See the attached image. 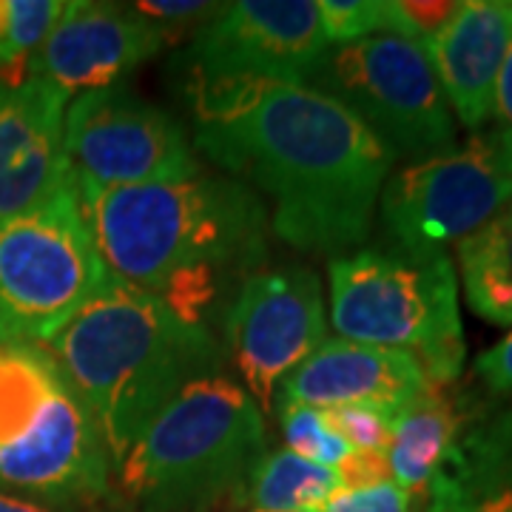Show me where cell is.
Wrapping results in <instances>:
<instances>
[{
  "label": "cell",
  "mask_w": 512,
  "mask_h": 512,
  "mask_svg": "<svg viewBox=\"0 0 512 512\" xmlns=\"http://www.w3.org/2000/svg\"><path fill=\"white\" fill-rule=\"evenodd\" d=\"M194 146L271 200V228L305 254L365 242L393 154L308 83L188 74Z\"/></svg>",
  "instance_id": "cell-1"
},
{
  "label": "cell",
  "mask_w": 512,
  "mask_h": 512,
  "mask_svg": "<svg viewBox=\"0 0 512 512\" xmlns=\"http://www.w3.org/2000/svg\"><path fill=\"white\" fill-rule=\"evenodd\" d=\"M77 202L109 274L200 325L225 274L265 245V205L231 177L200 171Z\"/></svg>",
  "instance_id": "cell-2"
},
{
  "label": "cell",
  "mask_w": 512,
  "mask_h": 512,
  "mask_svg": "<svg viewBox=\"0 0 512 512\" xmlns=\"http://www.w3.org/2000/svg\"><path fill=\"white\" fill-rule=\"evenodd\" d=\"M89 407L111 464L183 387L217 373L214 333L117 276L46 345Z\"/></svg>",
  "instance_id": "cell-3"
},
{
  "label": "cell",
  "mask_w": 512,
  "mask_h": 512,
  "mask_svg": "<svg viewBox=\"0 0 512 512\" xmlns=\"http://www.w3.org/2000/svg\"><path fill=\"white\" fill-rule=\"evenodd\" d=\"M265 453V416L220 373L183 387L117 458L131 512H200L237 493Z\"/></svg>",
  "instance_id": "cell-4"
},
{
  "label": "cell",
  "mask_w": 512,
  "mask_h": 512,
  "mask_svg": "<svg viewBox=\"0 0 512 512\" xmlns=\"http://www.w3.org/2000/svg\"><path fill=\"white\" fill-rule=\"evenodd\" d=\"M109 478L103 433L52 353L0 345V493L60 510L103 498Z\"/></svg>",
  "instance_id": "cell-5"
},
{
  "label": "cell",
  "mask_w": 512,
  "mask_h": 512,
  "mask_svg": "<svg viewBox=\"0 0 512 512\" xmlns=\"http://www.w3.org/2000/svg\"><path fill=\"white\" fill-rule=\"evenodd\" d=\"M328 288L339 339L407 353L436 387L461 376L467 342L447 251L379 245L333 256Z\"/></svg>",
  "instance_id": "cell-6"
},
{
  "label": "cell",
  "mask_w": 512,
  "mask_h": 512,
  "mask_svg": "<svg viewBox=\"0 0 512 512\" xmlns=\"http://www.w3.org/2000/svg\"><path fill=\"white\" fill-rule=\"evenodd\" d=\"M109 276L74 188L0 220V345L46 348Z\"/></svg>",
  "instance_id": "cell-7"
},
{
  "label": "cell",
  "mask_w": 512,
  "mask_h": 512,
  "mask_svg": "<svg viewBox=\"0 0 512 512\" xmlns=\"http://www.w3.org/2000/svg\"><path fill=\"white\" fill-rule=\"evenodd\" d=\"M308 86L345 103L393 160L419 163L456 148L453 111L424 43L413 37L370 35L328 46Z\"/></svg>",
  "instance_id": "cell-8"
},
{
  "label": "cell",
  "mask_w": 512,
  "mask_h": 512,
  "mask_svg": "<svg viewBox=\"0 0 512 512\" xmlns=\"http://www.w3.org/2000/svg\"><path fill=\"white\" fill-rule=\"evenodd\" d=\"M512 202V151L495 131L390 171L382 194L384 234L410 251H444L476 234Z\"/></svg>",
  "instance_id": "cell-9"
},
{
  "label": "cell",
  "mask_w": 512,
  "mask_h": 512,
  "mask_svg": "<svg viewBox=\"0 0 512 512\" xmlns=\"http://www.w3.org/2000/svg\"><path fill=\"white\" fill-rule=\"evenodd\" d=\"M63 148L77 197L185 180L202 171L180 120L123 86L69 100Z\"/></svg>",
  "instance_id": "cell-10"
},
{
  "label": "cell",
  "mask_w": 512,
  "mask_h": 512,
  "mask_svg": "<svg viewBox=\"0 0 512 512\" xmlns=\"http://www.w3.org/2000/svg\"><path fill=\"white\" fill-rule=\"evenodd\" d=\"M225 339L242 390L262 413L274 410L282 382L328 339L322 279L311 268L254 271L239 285Z\"/></svg>",
  "instance_id": "cell-11"
},
{
  "label": "cell",
  "mask_w": 512,
  "mask_h": 512,
  "mask_svg": "<svg viewBox=\"0 0 512 512\" xmlns=\"http://www.w3.org/2000/svg\"><path fill=\"white\" fill-rule=\"evenodd\" d=\"M328 40L319 0L220 3L188 46V74L311 83Z\"/></svg>",
  "instance_id": "cell-12"
},
{
  "label": "cell",
  "mask_w": 512,
  "mask_h": 512,
  "mask_svg": "<svg viewBox=\"0 0 512 512\" xmlns=\"http://www.w3.org/2000/svg\"><path fill=\"white\" fill-rule=\"evenodd\" d=\"M163 43V29L137 15L134 6L69 0L26 69L72 100L117 86V80L157 55Z\"/></svg>",
  "instance_id": "cell-13"
},
{
  "label": "cell",
  "mask_w": 512,
  "mask_h": 512,
  "mask_svg": "<svg viewBox=\"0 0 512 512\" xmlns=\"http://www.w3.org/2000/svg\"><path fill=\"white\" fill-rule=\"evenodd\" d=\"M26 63L0 69V220L74 188L63 148L69 100L32 77Z\"/></svg>",
  "instance_id": "cell-14"
},
{
  "label": "cell",
  "mask_w": 512,
  "mask_h": 512,
  "mask_svg": "<svg viewBox=\"0 0 512 512\" xmlns=\"http://www.w3.org/2000/svg\"><path fill=\"white\" fill-rule=\"evenodd\" d=\"M430 387L421 365L399 350L325 339L311 359L293 370L279 387V404H308L333 410L345 404H373L390 413L416 402Z\"/></svg>",
  "instance_id": "cell-15"
},
{
  "label": "cell",
  "mask_w": 512,
  "mask_h": 512,
  "mask_svg": "<svg viewBox=\"0 0 512 512\" xmlns=\"http://www.w3.org/2000/svg\"><path fill=\"white\" fill-rule=\"evenodd\" d=\"M510 43V0H464L447 26L424 40L447 106L470 131L493 120L495 83Z\"/></svg>",
  "instance_id": "cell-16"
},
{
  "label": "cell",
  "mask_w": 512,
  "mask_h": 512,
  "mask_svg": "<svg viewBox=\"0 0 512 512\" xmlns=\"http://www.w3.org/2000/svg\"><path fill=\"white\" fill-rule=\"evenodd\" d=\"M461 416L453 399L430 387L416 402L402 407L390 424L387 444V467L390 478L407 493H427L433 476L456 450Z\"/></svg>",
  "instance_id": "cell-17"
},
{
  "label": "cell",
  "mask_w": 512,
  "mask_h": 512,
  "mask_svg": "<svg viewBox=\"0 0 512 512\" xmlns=\"http://www.w3.org/2000/svg\"><path fill=\"white\" fill-rule=\"evenodd\" d=\"M467 305L476 316L512 328V202L456 245Z\"/></svg>",
  "instance_id": "cell-18"
},
{
  "label": "cell",
  "mask_w": 512,
  "mask_h": 512,
  "mask_svg": "<svg viewBox=\"0 0 512 512\" xmlns=\"http://www.w3.org/2000/svg\"><path fill=\"white\" fill-rule=\"evenodd\" d=\"M333 493H339L333 467L313 464L282 447L262 453L239 484L237 501L251 512H319Z\"/></svg>",
  "instance_id": "cell-19"
},
{
  "label": "cell",
  "mask_w": 512,
  "mask_h": 512,
  "mask_svg": "<svg viewBox=\"0 0 512 512\" xmlns=\"http://www.w3.org/2000/svg\"><path fill=\"white\" fill-rule=\"evenodd\" d=\"M276 413H279L285 450L296 456L336 470L353 453V447L330 427L322 410L308 404H276Z\"/></svg>",
  "instance_id": "cell-20"
},
{
  "label": "cell",
  "mask_w": 512,
  "mask_h": 512,
  "mask_svg": "<svg viewBox=\"0 0 512 512\" xmlns=\"http://www.w3.org/2000/svg\"><path fill=\"white\" fill-rule=\"evenodd\" d=\"M60 12L63 0H0V69L35 55Z\"/></svg>",
  "instance_id": "cell-21"
},
{
  "label": "cell",
  "mask_w": 512,
  "mask_h": 512,
  "mask_svg": "<svg viewBox=\"0 0 512 512\" xmlns=\"http://www.w3.org/2000/svg\"><path fill=\"white\" fill-rule=\"evenodd\" d=\"M319 23L328 46L393 35L390 0H319Z\"/></svg>",
  "instance_id": "cell-22"
},
{
  "label": "cell",
  "mask_w": 512,
  "mask_h": 512,
  "mask_svg": "<svg viewBox=\"0 0 512 512\" xmlns=\"http://www.w3.org/2000/svg\"><path fill=\"white\" fill-rule=\"evenodd\" d=\"M322 413L330 427L348 441L353 450L387 453L390 424H393L396 413L373 407V404H345V407H333V410H322Z\"/></svg>",
  "instance_id": "cell-23"
},
{
  "label": "cell",
  "mask_w": 512,
  "mask_h": 512,
  "mask_svg": "<svg viewBox=\"0 0 512 512\" xmlns=\"http://www.w3.org/2000/svg\"><path fill=\"white\" fill-rule=\"evenodd\" d=\"M416 498L419 495L402 490L396 481H382L359 490H339L319 512H419Z\"/></svg>",
  "instance_id": "cell-24"
},
{
  "label": "cell",
  "mask_w": 512,
  "mask_h": 512,
  "mask_svg": "<svg viewBox=\"0 0 512 512\" xmlns=\"http://www.w3.org/2000/svg\"><path fill=\"white\" fill-rule=\"evenodd\" d=\"M131 6H134L137 15L151 20L163 32L165 26H185V23H194V20L205 23L220 9V3H205V0H140V3H131Z\"/></svg>",
  "instance_id": "cell-25"
},
{
  "label": "cell",
  "mask_w": 512,
  "mask_h": 512,
  "mask_svg": "<svg viewBox=\"0 0 512 512\" xmlns=\"http://www.w3.org/2000/svg\"><path fill=\"white\" fill-rule=\"evenodd\" d=\"M427 493H430V512H493V507L481 495L464 487L458 478L444 470L433 476Z\"/></svg>",
  "instance_id": "cell-26"
},
{
  "label": "cell",
  "mask_w": 512,
  "mask_h": 512,
  "mask_svg": "<svg viewBox=\"0 0 512 512\" xmlns=\"http://www.w3.org/2000/svg\"><path fill=\"white\" fill-rule=\"evenodd\" d=\"M339 490H359V487H373L382 481H393L390 478V467H387V456L376 453V450H353L339 467Z\"/></svg>",
  "instance_id": "cell-27"
},
{
  "label": "cell",
  "mask_w": 512,
  "mask_h": 512,
  "mask_svg": "<svg viewBox=\"0 0 512 512\" xmlns=\"http://www.w3.org/2000/svg\"><path fill=\"white\" fill-rule=\"evenodd\" d=\"M476 376L495 393H512V333L476 359Z\"/></svg>",
  "instance_id": "cell-28"
},
{
  "label": "cell",
  "mask_w": 512,
  "mask_h": 512,
  "mask_svg": "<svg viewBox=\"0 0 512 512\" xmlns=\"http://www.w3.org/2000/svg\"><path fill=\"white\" fill-rule=\"evenodd\" d=\"M493 120L498 123L495 134L512 151V43L510 49H507V55H504V66H501V74H498V83H495Z\"/></svg>",
  "instance_id": "cell-29"
},
{
  "label": "cell",
  "mask_w": 512,
  "mask_h": 512,
  "mask_svg": "<svg viewBox=\"0 0 512 512\" xmlns=\"http://www.w3.org/2000/svg\"><path fill=\"white\" fill-rule=\"evenodd\" d=\"M0 512H60L55 507H46V504H37L29 498H20L12 493H0Z\"/></svg>",
  "instance_id": "cell-30"
}]
</instances>
